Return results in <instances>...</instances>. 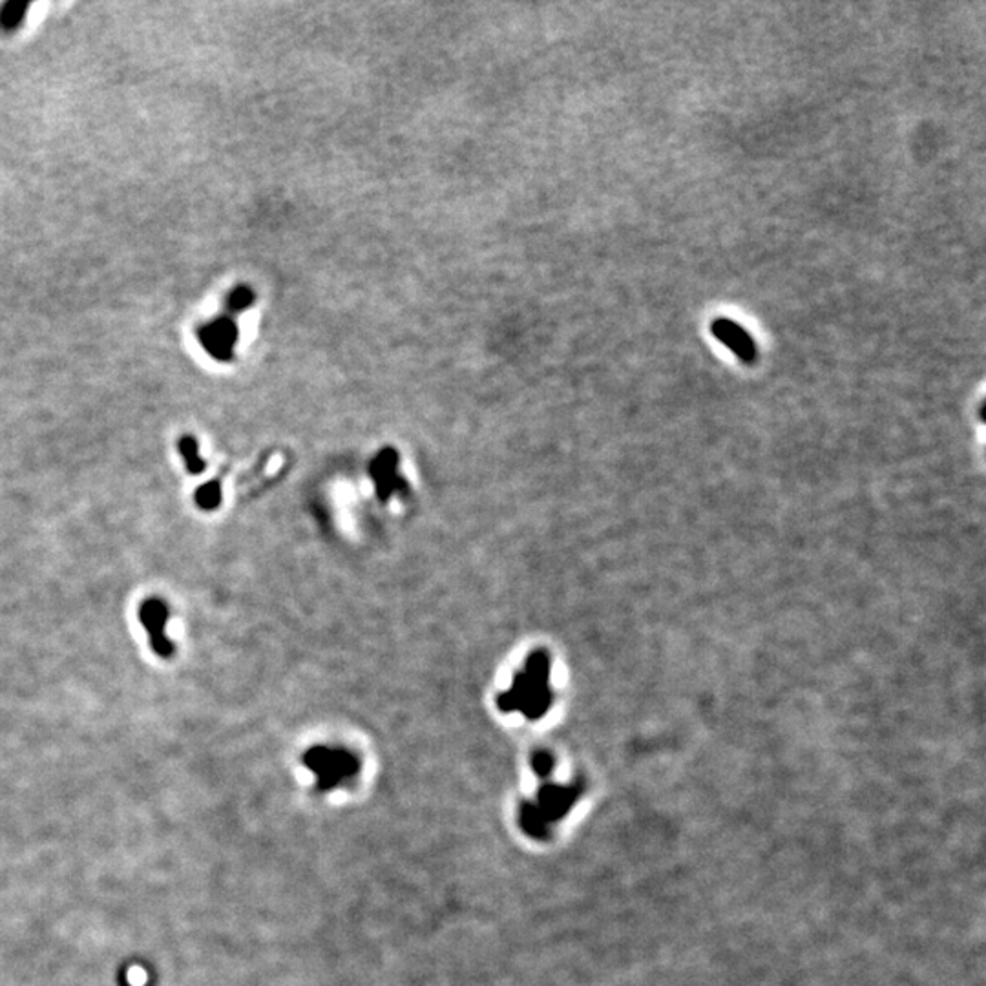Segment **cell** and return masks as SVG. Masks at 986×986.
I'll return each instance as SVG.
<instances>
[{
	"label": "cell",
	"instance_id": "1",
	"mask_svg": "<svg viewBox=\"0 0 986 986\" xmlns=\"http://www.w3.org/2000/svg\"><path fill=\"white\" fill-rule=\"evenodd\" d=\"M502 712H519L528 720H540L552 705L550 689V656L545 650H535L521 672L516 674L510 691L497 698Z\"/></svg>",
	"mask_w": 986,
	"mask_h": 986
},
{
	"label": "cell",
	"instance_id": "2",
	"mask_svg": "<svg viewBox=\"0 0 986 986\" xmlns=\"http://www.w3.org/2000/svg\"><path fill=\"white\" fill-rule=\"evenodd\" d=\"M304 765L316 779L318 791H333L361 772V762L342 747L316 745L304 755Z\"/></svg>",
	"mask_w": 986,
	"mask_h": 986
},
{
	"label": "cell",
	"instance_id": "3",
	"mask_svg": "<svg viewBox=\"0 0 986 986\" xmlns=\"http://www.w3.org/2000/svg\"><path fill=\"white\" fill-rule=\"evenodd\" d=\"M574 798L576 791L572 788H543L535 804H526L521 811L523 829L532 836H541L547 831L548 824L564 815Z\"/></svg>",
	"mask_w": 986,
	"mask_h": 986
},
{
	"label": "cell",
	"instance_id": "4",
	"mask_svg": "<svg viewBox=\"0 0 986 986\" xmlns=\"http://www.w3.org/2000/svg\"><path fill=\"white\" fill-rule=\"evenodd\" d=\"M137 616L144 626L148 641H151V648L163 660H168L175 650L174 641L167 634V623L170 621L168 605L161 597H146L137 610Z\"/></svg>",
	"mask_w": 986,
	"mask_h": 986
},
{
	"label": "cell",
	"instance_id": "5",
	"mask_svg": "<svg viewBox=\"0 0 986 986\" xmlns=\"http://www.w3.org/2000/svg\"><path fill=\"white\" fill-rule=\"evenodd\" d=\"M198 338L203 349L218 362L232 361L237 340H240V327L232 316H218L206 322L199 331Z\"/></svg>",
	"mask_w": 986,
	"mask_h": 986
},
{
	"label": "cell",
	"instance_id": "6",
	"mask_svg": "<svg viewBox=\"0 0 986 986\" xmlns=\"http://www.w3.org/2000/svg\"><path fill=\"white\" fill-rule=\"evenodd\" d=\"M369 477L375 485V493L382 502L393 495H402L408 490L404 477L399 473V454L393 447H384L369 464Z\"/></svg>",
	"mask_w": 986,
	"mask_h": 986
},
{
	"label": "cell",
	"instance_id": "7",
	"mask_svg": "<svg viewBox=\"0 0 986 986\" xmlns=\"http://www.w3.org/2000/svg\"><path fill=\"white\" fill-rule=\"evenodd\" d=\"M710 331L716 337V340H720L722 344H726L740 358L741 362H745V364H755L757 362V358H758L757 342L734 320L724 318V316L714 318V322L710 325Z\"/></svg>",
	"mask_w": 986,
	"mask_h": 986
},
{
	"label": "cell",
	"instance_id": "8",
	"mask_svg": "<svg viewBox=\"0 0 986 986\" xmlns=\"http://www.w3.org/2000/svg\"><path fill=\"white\" fill-rule=\"evenodd\" d=\"M179 455L185 461V468L192 475H199L205 471V461L199 455V444L192 435H185L179 439Z\"/></svg>",
	"mask_w": 986,
	"mask_h": 986
},
{
	"label": "cell",
	"instance_id": "9",
	"mask_svg": "<svg viewBox=\"0 0 986 986\" xmlns=\"http://www.w3.org/2000/svg\"><path fill=\"white\" fill-rule=\"evenodd\" d=\"M221 497H223V492H221L220 481H208L196 490L194 502H196L198 508H201L203 512H213L221 504Z\"/></svg>",
	"mask_w": 986,
	"mask_h": 986
},
{
	"label": "cell",
	"instance_id": "10",
	"mask_svg": "<svg viewBox=\"0 0 986 986\" xmlns=\"http://www.w3.org/2000/svg\"><path fill=\"white\" fill-rule=\"evenodd\" d=\"M254 300H256V294H254V291H252L251 287H247V285H237L236 289H232V291L229 292L225 304H227L229 313H232V314H240V313H245L247 309H251L252 304H254Z\"/></svg>",
	"mask_w": 986,
	"mask_h": 986
},
{
	"label": "cell",
	"instance_id": "11",
	"mask_svg": "<svg viewBox=\"0 0 986 986\" xmlns=\"http://www.w3.org/2000/svg\"><path fill=\"white\" fill-rule=\"evenodd\" d=\"M26 12H27L26 4H20V3L6 4L3 13H0V24H3L6 29H15L24 20Z\"/></svg>",
	"mask_w": 986,
	"mask_h": 986
},
{
	"label": "cell",
	"instance_id": "12",
	"mask_svg": "<svg viewBox=\"0 0 986 986\" xmlns=\"http://www.w3.org/2000/svg\"><path fill=\"white\" fill-rule=\"evenodd\" d=\"M532 767L540 776H548L554 767V758L548 753H535L532 757Z\"/></svg>",
	"mask_w": 986,
	"mask_h": 986
}]
</instances>
